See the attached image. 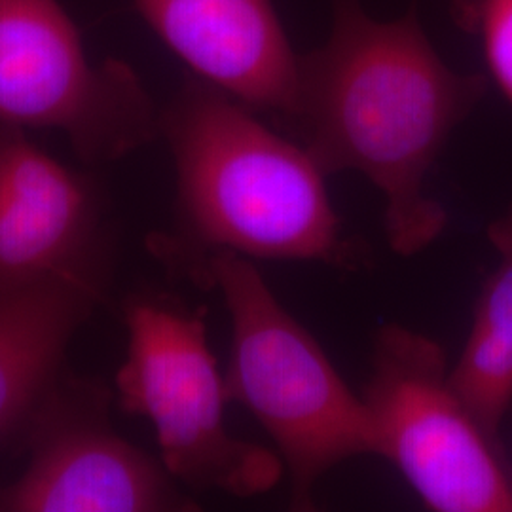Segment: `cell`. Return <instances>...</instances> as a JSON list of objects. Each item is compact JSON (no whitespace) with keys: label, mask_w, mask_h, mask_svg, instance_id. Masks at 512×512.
I'll use <instances>...</instances> for the list:
<instances>
[{"label":"cell","mask_w":512,"mask_h":512,"mask_svg":"<svg viewBox=\"0 0 512 512\" xmlns=\"http://www.w3.org/2000/svg\"><path fill=\"white\" fill-rule=\"evenodd\" d=\"M165 44L241 105L291 114L296 57L274 0H135Z\"/></svg>","instance_id":"cell-8"},{"label":"cell","mask_w":512,"mask_h":512,"mask_svg":"<svg viewBox=\"0 0 512 512\" xmlns=\"http://www.w3.org/2000/svg\"><path fill=\"white\" fill-rule=\"evenodd\" d=\"M97 224L86 184L23 137L0 135V294L95 272Z\"/></svg>","instance_id":"cell-9"},{"label":"cell","mask_w":512,"mask_h":512,"mask_svg":"<svg viewBox=\"0 0 512 512\" xmlns=\"http://www.w3.org/2000/svg\"><path fill=\"white\" fill-rule=\"evenodd\" d=\"M55 385L29 429L31 459L0 490L6 512L198 511L164 463L112 431L103 395L88 384Z\"/></svg>","instance_id":"cell-7"},{"label":"cell","mask_w":512,"mask_h":512,"mask_svg":"<svg viewBox=\"0 0 512 512\" xmlns=\"http://www.w3.org/2000/svg\"><path fill=\"white\" fill-rule=\"evenodd\" d=\"M459 21L480 38L497 88L512 103V0H456Z\"/></svg>","instance_id":"cell-12"},{"label":"cell","mask_w":512,"mask_h":512,"mask_svg":"<svg viewBox=\"0 0 512 512\" xmlns=\"http://www.w3.org/2000/svg\"><path fill=\"white\" fill-rule=\"evenodd\" d=\"M0 122L65 131L86 158H116L154 133L131 74L97 71L55 0H0Z\"/></svg>","instance_id":"cell-6"},{"label":"cell","mask_w":512,"mask_h":512,"mask_svg":"<svg viewBox=\"0 0 512 512\" xmlns=\"http://www.w3.org/2000/svg\"><path fill=\"white\" fill-rule=\"evenodd\" d=\"M363 403L374 456L391 461L427 509L512 512L503 446L450 384L439 342L401 325L382 327Z\"/></svg>","instance_id":"cell-5"},{"label":"cell","mask_w":512,"mask_h":512,"mask_svg":"<svg viewBox=\"0 0 512 512\" xmlns=\"http://www.w3.org/2000/svg\"><path fill=\"white\" fill-rule=\"evenodd\" d=\"M484 90V78L440 59L416 18L380 23L338 0L329 42L300 59L289 116L327 175L357 171L384 194L389 247L414 256L448 226L425 181Z\"/></svg>","instance_id":"cell-1"},{"label":"cell","mask_w":512,"mask_h":512,"mask_svg":"<svg viewBox=\"0 0 512 512\" xmlns=\"http://www.w3.org/2000/svg\"><path fill=\"white\" fill-rule=\"evenodd\" d=\"M497 262L484 279L450 384L484 431L501 444L512 404V209L488 228Z\"/></svg>","instance_id":"cell-11"},{"label":"cell","mask_w":512,"mask_h":512,"mask_svg":"<svg viewBox=\"0 0 512 512\" xmlns=\"http://www.w3.org/2000/svg\"><path fill=\"white\" fill-rule=\"evenodd\" d=\"M101 296L97 272L0 294V444L29 429L61 382L71 340Z\"/></svg>","instance_id":"cell-10"},{"label":"cell","mask_w":512,"mask_h":512,"mask_svg":"<svg viewBox=\"0 0 512 512\" xmlns=\"http://www.w3.org/2000/svg\"><path fill=\"white\" fill-rule=\"evenodd\" d=\"M167 135L183 236L156 245L164 260L230 251L355 268V247L342 236L327 173L306 148L215 90L186 93L167 118Z\"/></svg>","instance_id":"cell-2"},{"label":"cell","mask_w":512,"mask_h":512,"mask_svg":"<svg viewBox=\"0 0 512 512\" xmlns=\"http://www.w3.org/2000/svg\"><path fill=\"white\" fill-rule=\"evenodd\" d=\"M126 327L118 401L126 414L152 423L167 473L194 490L236 497L270 492L285 465L270 448L238 439L226 427L230 395L207 344L203 311L133 298Z\"/></svg>","instance_id":"cell-4"},{"label":"cell","mask_w":512,"mask_h":512,"mask_svg":"<svg viewBox=\"0 0 512 512\" xmlns=\"http://www.w3.org/2000/svg\"><path fill=\"white\" fill-rule=\"evenodd\" d=\"M173 266L222 296L232 323L224 376L230 403L245 406L268 433L291 476L294 509L311 511L323 476L348 459L374 456L363 397L285 310L251 258L215 251Z\"/></svg>","instance_id":"cell-3"}]
</instances>
